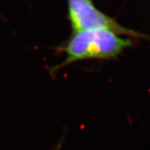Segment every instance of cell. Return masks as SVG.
Instances as JSON below:
<instances>
[{"mask_svg":"<svg viewBox=\"0 0 150 150\" xmlns=\"http://www.w3.org/2000/svg\"><path fill=\"white\" fill-rule=\"evenodd\" d=\"M68 18L73 33L104 29L132 38H145L142 33L123 27L115 19L99 10L93 0H67Z\"/></svg>","mask_w":150,"mask_h":150,"instance_id":"obj_2","label":"cell"},{"mask_svg":"<svg viewBox=\"0 0 150 150\" xmlns=\"http://www.w3.org/2000/svg\"><path fill=\"white\" fill-rule=\"evenodd\" d=\"M132 45L133 41L130 38H124L108 30H87L73 33L66 45L60 49L66 54L67 59L61 64L52 67L50 74L81 60L114 59Z\"/></svg>","mask_w":150,"mask_h":150,"instance_id":"obj_1","label":"cell"},{"mask_svg":"<svg viewBox=\"0 0 150 150\" xmlns=\"http://www.w3.org/2000/svg\"><path fill=\"white\" fill-rule=\"evenodd\" d=\"M62 145H63V140H62L57 145H56V147H55L54 150H61V147H62Z\"/></svg>","mask_w":150,"mask_h":150,"instance_id":"obj_3","label":"cell"}]
</instances>
